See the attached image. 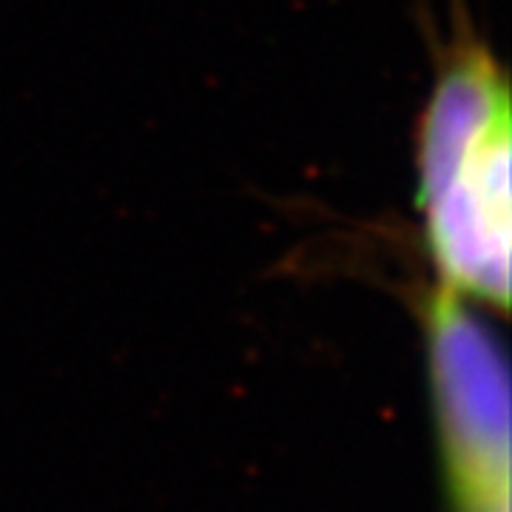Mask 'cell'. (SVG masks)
Listing matches in <instances>:
<instances>
[{
    "label": "cell",
    "mask_w": 512,
    "mask_h": 512,
    "mask_svg": "<svg viewBox=\"0 0 512 512\" xmlns=\"http://www.w3.org/2000/svg\"><path fill=\"white\" fill-rule=\"evenodd\" d=\"M510 83L478 40L447 55L419 123V217L436 285L510 308Z\"/></svg>",
    "instance_id": "1"
},
{
    "label": "cell",
    "mask_w": 512,
    "mask_h": 512,
    "mask_svg": "<svg viewBox=\"0 0 512 512\" xmlns=\"http://www.w3.org/2000/svg\"><path fill=\"white\" fill-rule=\"evenodd\" d=\"M430 396L456 512H510V373L481 308L444 285L421 302Z\"/></svg>",
    "instance_id": "2"
}]
</instances>
